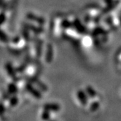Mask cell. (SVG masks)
I'll list each match as a JSON object with an SVG mask.
<instances>
[{
	"instance_id": "cell-1",
	"label": "cell",
	"mask_w": 121,
	"mask_h": 121,
	"mask_svg": "<svg viewBox=\"0 0 121 121\" xmlns=\"http://www.w3.org/2000/svg\"><path fill=\"white\" fill-rule=\"evenodd\" d=\"M25 89L26 90L30 93L32 95H33L35 98L36 99H40L42 98V94L39 90L36 89L34 86H32V84L30 83H26L25 85Z\"/></svg>"
},
{
	"instance_id": "cell-2",
	"label": "cell",
	"mask_w": 121,
	"mask_h": 121,
	"mask_svg": "<svg viewBox=\"0 0 121 121\" xmlns=\"http://www.w3.org/2000/svg\"><path fill=\"white\" fill-rule=\"evenodd\" d=\"M77 97L79 99V102L83 106H86L88 104V95L87 94L86 91H84L82 90H78L77 93Z\"/></svg>"
},
{
	"instance_id": "cell-3",
	"label": "cell",
	"mask_w": 121,
	"mask_h": 121,
	"mask_svg": "<svg viewBox=\"0 0 121 121\" xmlns=\"http://www.w3.org/2000/svg\"><path fill=\"white\" fill-rule=\"evenodd\" d=\"M43 108L50 112H57L60 110V106L56 103H47L44 105Z\"/></svg>"
},
{
	"instance_id": "cell-4",
	"label": "cell",
	"mask_w": 121,
	"mask_h": 121,
	"mask_svg": "<svg viewBox=\"0 0 121 121\" xmlns=\"http://www.w3.org/2000/svg\"><path fill=\"white\" fill-rule=\"evenodd\" d=\"M53 53V50H52V46L51 44H48L47 47V52H46V56H45V60L47 63L51 62L52 59V55Z\"/></svg>"
},
{
	"instance_id": "cell-5",
	"label": "cell",
	"mask_w": 121,
	"mask_h": 121,
	"mask_svg": "<svg viewBox=\"0 0 121 121\" xmlns=\"http://www.w3.org/2000/svg\"><path fill=\"white\" fill-rule=\"evenodd\" d=\"M18 91L17 85L15 83H10L8 86V92L10 95H15Z\"/></svg>"
},
{
	"instance_id": "cell-6",
	"label": "cell",
	"mask_w": 121,
	"mask_h": 121,
	"mask_svg": "<svg viewBox=\"0 0 121 121\" xmlns=\"http://www.w3.org/2000/svg\"><path fill=\"white\" fill-rule=\"evenodd\" d=\"M27 17L31 21H36V22H37L39 24H44L43 18L39 17V16H36L34 15V14H28Z\"/></svg>"
},
{
	"instance_id": "cell-7",
	"label": "cell",
	"mask_w": 121,
	"mask_h": 121,
	"mask_svg": "<svg viewBox=\"0 0 121 121\" xmlns=\"http://www.w3.org/2000/svg\"><path fill=\"white\" fill-rule=\"evenodd\" d=\"M86 91L87 95L91 98H94L95 96L97 95V93L95 90L91 86H87L86 88Z\"/></svg>"
},
{
	"instance_id": "cell-8",
	"label": "cell",
	"mask_w": 121,
	"mask_h": 121,
	"mask_svg": "<svg viewBox=\"0 0 121 121\" xmlns=\"http://www.w3.org/2000/svg\"><path fill=\"white\" fill-rule=\"evenodd\" d=\"M18 102H19V99H18L17 95H12L9 99V104L12 107L16 106L18 104Z\"/></svg>"
},
{
	"instance_id": "cell-9",
	"label": "cell",
	"mask_w": 121,
	"mask_h": 121,
	"mask_svg": "<svg viewBox=\"0 0 121 121\" xmlns=\"http://www.w3.org/2000/svg\"><path fill=\"white\" fill-rule=\"evenodd\" d=\"M99 108V102L98 100L94 101L91 103L90 106V110L92 112H94L95 111H97Z\"/></svg>"
},
{
	"instance_id": "cell-10",
	"label": "cell",
	"mask_w": 121,
	"mask_h": 121,
	"mask_svg": "<svg viewBox=\"0 0 121 121\" xmlns=\"http://www.w3.org/2000/svg\"><path fill=\"white\" fill-rule=\"evenodd\" d=\"M40 118L44 121H50V118H51V113H50V111H48L47 110H44L43 112H42V114H41Z\"/></svg>"
},
{
	"instance_id": "cell-11",
	"label": "cell",
	"mask_w": 121,
	"mask_h": 121,
	"mask_svg": "<svg viewBox=\"0 0 121 121\" xmlns=\"http://www.w3.org/2000/svg\"><path fill=\"white\" fill-rule=\"evenodd\" d=\"M4 110H5V107H4V104H3V103H1V114H4Z\"/></svg>"
},
{
	"instance_id": "cell-12",
	"label": "cell",
	"mask_w": 121,
	"mask_h": 121,
	"mask_svg": "<svg viewBox=\"0 0 121 121\" xmlns=\"http://www.w3.org/2000/svg\"><path fill=\"white\" fill-rule=\"evenodd\" d=\"M55 121V120H50V121Z\"/></svg>"
}]
</instances>
